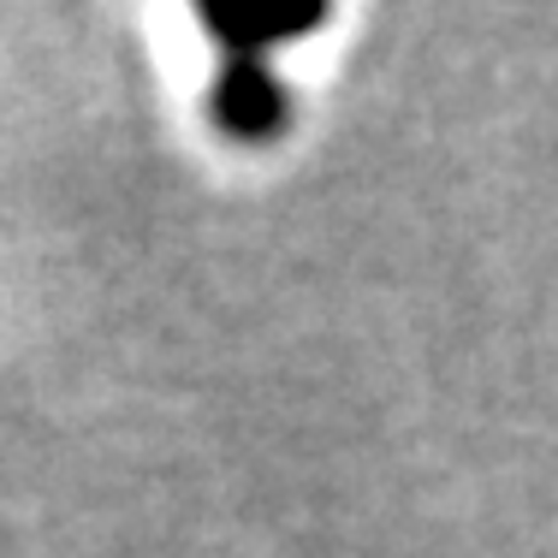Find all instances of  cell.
<instances>
[{"instance_id":"cell-1","label":"cell","mask_w":558,"mask_h":558,"mask_svg":"<svg viewBox=\"0 0 558 558\" xmlns=\"http://www.w3.org/2000/svg\"><path fill=\"white\" fill-rule=\"evenodd\" d=\"M208 119H215L220 137L244 143V149L274 143L291 125V96H286V77L274 72V60L220 54V72L208 84Z\"/></svg>"},{"instance_id":"cell-2","label":"cell","mask_w":558,"mask_h":558,"mask_svg":"<svg viewBox=\"0 0 558 558\" xmlns=\"http://www.w3.org/2000/svg\"><path fill=\"white\" fill-rule=\"evenodd\" d=\"M196 24L215 36L220 54H256V60H274V48L298 43V36L322 31L327 24V7H196Z\"/></svg>"}]
</instances>
